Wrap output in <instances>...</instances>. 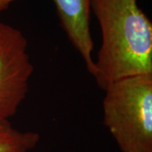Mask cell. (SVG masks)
I'll use <instances>...</instances> for the list:
<instances>
[{
	"label": "cell",
	"instance_id": "obj_1",
	"mask_svg": "<svg viewBox=\"0 0 152 152\" xmlns=\"http://www.w3.org/2000/svg\"><path fill=\"white\" fill-rule=\"evenodd\" d=\"M91 10L102 35L91 75L98 86L152 74V23L137 0H91Z\"/></svg>",
	"mask_w": 152,
	"mask_h": 152
},
{
	"label": "cell",
	"instance_id": "obj_2",
	"mask_svg": "<svg viewBox=\"0 0 152 152\" xmlns=\"http://www.w3.org/2000/svg\"><path fill=\"white\" fill-rule=\"evenodd\" d=\"M103 124L122 152H152V74L106 87Z\"/></svg>",
	"mask_w": 152,
	"mask_h": 152
},
{
	"label": "cell",
	"instance_id": "obj_3",
	"mask_svg": "<svg viewBox=\"0 0 152 152\" xmlns=\"http://www.w3.org/2000/svg\"><path fill=\"white\" fill-rule=\"evenodd\" d=\"M34 66L20 30L0 23V121L16 114L27 96Z\"/></svg>",
	"mask_w": 152,
	"mask_h": 152
},
{
	"label": "cell",
	"instance_id": "obj_4",
	"mask_svg": "<svg viewBox=\"0 0 152 152\" xmlns=\"http://www.w3.org/2000/svg\"><path fill=\"white\" fill-rule=\"evenodd\" d=\"M62 28L74 48L82 57L87 70L94 71V48L91 33V0H53Z\"/></svg>",
	"mask_w": 152,
	"mask_h": 152
},
{
	"label": "cell",
	"instance_id": "obj_5",
	"mask_svg": "<svg viewBox=\"0 0 152 152\" xmlns=\"http://www.w3.org/2000/svg\"><path fill=\"white\" fill-rule=\"evenodd\" d=\"M39 140L37 132L21 131L10 121H0V152H30Z\"/></svg>",
	"mask_w": 152,
	"mask_h": 152
},
{
	"label": "cell",
	"instance_id": "obj_6",
	"mask_svg": "<svg viewBox=\"0 0 152 152\" xmlns=\"http://www.w3.org/2000/svg\"><path fill=\"white\" fill-rule=\"evenodd\" d=\"M19 1V0H0V13L2 11L5 10L9 8V6L13 2Z\"/></svg>",
	"mask_w": 152,
	"mask_h": 152
}]
</instances>
